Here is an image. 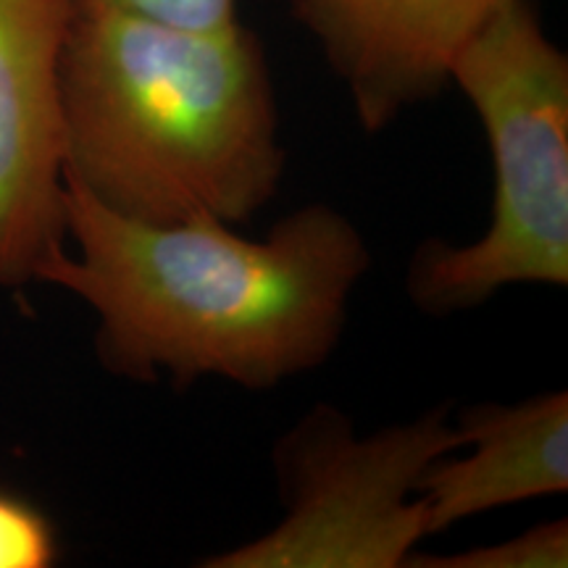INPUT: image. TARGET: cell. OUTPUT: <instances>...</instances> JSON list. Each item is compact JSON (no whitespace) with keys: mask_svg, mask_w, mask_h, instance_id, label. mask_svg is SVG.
<instances>
[{"mask_svg":"<svg viewBox=\"0 0 568 568\" xmlns=\"http://www.w3.org/2000/svg\"><path fill=\"white\" fill-rule=\"evenodd\" d=\"M447 82L479 113L495 166L493 216L471 245L426 243L408 293L426 314L477 308L510 284H568V59L529 0H497Z\"/></svg>","mask_w":568,"mask_h":568,"instance_id":"obj_3","label":"cell"},{"mask_svg":"<svg viewBox=\"0 0 568 568\" xmlns=\"http://www.w3.org/2000/svg\"><path fill=\"white\" fill-rule=\"evenodd\" d=\"M74 3L0 0V287L63 247L61 67Z\"/></svg>","mask_w":568,"mask_h":568,"instance_id":"obj_5","label":"cell"},{"mask_svg":"<svg viewBox=\"0 0 568 568\" xmlns=\"http://www.w3.org/2000/svg\"><path fill=\"white\" fill-rule=\"evenodd\" d=\"M59 539L48 516L17 495L0 493V568H48Z\"/></svg>","mask_w":568,"mask_h":568,"instance_id":"obj_10","label":"cell"},{"mask_svg":"<svg viewBox=\"0 0 568 568\" xmlns=\"http://www.w3.org/2000/svg\"><path fill=\"white\" fill-rule=\"evenodd\" d=\"M416 568H566L568 524L550 521L521 535L453 556H410Z\"/></svg>","mask_w":568,"mask_h":568,"instance_id":"obj_8","label":"cell"},{"mask_svg":"<svg viewBox=\"0 0 568 568\" xmlns=\"http://www.w3.org/2000/svg\"><path fill=\"white\" fill-rule=\"evenodd\" d=\"M77 13H119L190 32H224L240 24L237 0H71Z\"/></svg>","mask_w":568,"mask_h":568,"instance_id":"obj_9","label":"cell"},{"mask_svg":"<svg viewBox=\"0 0 568 568\" xmlns=\"http://www.w3.org/2000/svg\"><path fill=\"white\" fill-rule=\"evenodd\" d=\"M61 101L63 176L119 216L234 226L280 187L272 80L243 24L190 32L74 11Z\"/></svg>","mask_w":568,"mask_h":568,"instance_id":"obj_2","label":"cell"},{"mask_svg":"<svg viewBox=\"0 0 568 568\" xmlns=\"http://www.w3.org/2000/svg\"><path fill=\"white\" fill-rule=\"evenodd\" d=\"M464 445L445 410L355 437L335 408L303 418L274 450L287 516L209 568H400L426 537L418 481Z\"/></svg>","mask_w":568,"mask_h":568,"instance_id":"obj_4","label":"cell"},{"mask_svg":"<svg viewBox=\"0 0 568 568\" xmlns=\"http://www.w3.org/2000/svg\"><path fill=\"white\" fill-rule=\"evenodd\" d=\"M497 0H295L351 90L361 124L382 130L447 82L453 55Z\"/></svg>","mask_w":568,"mask_h":568,"instance_id":"obj_6","label":"cell"},{"mask_svg":"<svg viewBox=\"0 0 568 568\" xmlns=\"http://www.w3.org/2000/svg\"><path fill=\"white\" fill-rule=\"evenodd\" d=\"M59 247L38 282L95 311L111 372L174 385L219 376L272 389L322 366L343 335L347 301L372 255L343 213L324 203L290 213L264 240L201 216L145 224L119 216L63 176Z\"/></svg>","mask_w":568,"mask_h":568,"instance_id":"obj_1","label":"cell"},{"mask_svg":"<svg viewBox=\"0 0 568 568\" xmlns=\"http://www.w3.org/2000/svg\"><path fill=\"white\" fill-rule=\"evenodd\" d=\"M466 456L447 453L424 471L418 495L426 535L493 508L568 489V393L516 406H477L458 418Z\"/></svg>","mask_w":568,"mask_h":568,"instance_id":"obj_7","label":"cell"}]
</instances>
